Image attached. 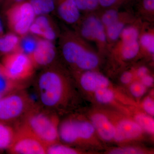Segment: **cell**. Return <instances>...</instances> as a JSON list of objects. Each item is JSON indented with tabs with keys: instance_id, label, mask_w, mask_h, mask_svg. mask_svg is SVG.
<instances>
[{
	"instance_id": "1",
	"label": "cell",
	"mask_w": 154,
	"mask_h": 154,
	"mask_svg": "<svg viewBox=\"0 0 154 154\" xmlns=\"http://www.w3.org/2000/svg\"><path fill=\"white\" fill-rule=\"evenodd\" d=\"M71 84L66 72L55 63L44 68L37 82L42 107L53 111L65 108L72 98Z\"/></svg>"
},
{
	"instance_id": "2",
	"label": "cell",
	"mask_w": 154,
	"mask_h": 154,
	"mask_svg": "<svg viewBox=\"0 0 154 154\" xmlns=\"http://www.w3.org/2000/svg\"><path fill=\"white\" fill-rule=\"evenodd\" d=\"M59 46L61 54L75 72L96 70L100 63L99 54L75 31L61 32Z\"/></svg>"
},
{
	"instance_id": "3",
	"label": "cell",
	"mask_w": 154,
	"mask_h": 154,
	"mask_svg": "<svg viewBox=\"0 0 154 154\" xmlns=\"http://www.w3.org/2000/svg\"><path fill=\"white\" fill-rule=\"evenodd\" d=\"M36 104L18 125L33 134L47 147L59 143V121L54 111Z\"/></svg>"
},
{
	"instance_id": "4",
	"label": "cell",
	"mask_w": 154,
	"mask_h": 154,
	"mask_svg": "<svg viewBox=\"0 0 154 154\" xmlns=\"http://www.w3.org/2000/svg\"><path fill=\"white\" fill-rule=\"evenodd\" d=\"M36 103L21 89L14 91L0 99V121H20Z\"/></svg>"
},
{
	"instance_id": "5",
	"label": "cell",
	"mask_w": 154,
	"mask_h": 154,
	"mask_svg": "<svg viewBox=\"0 0 154 154\" xmlns=\"http://www.w3.org/2000/svg\"><path fill=\"white\" fill-rule=\"evenodd\" d=\"M60 140L72 145L81 146L94 143L96 133L90 121L77 118H70L59 126Z\"/></svg>"
},
{
	"instance_id": "6",
	"label": "cell",
	"mask_w": 154,
	"mask_h": 154,
	"mask_svg": "<svg viewBox=\"0 0 154 154\" xmlns=\"http://www.w3.org/2000/svg\"><path fill=\"white\" fill-rule=\"evenodd\" d=\"M4 13L10 31L20 37L29 33L30 26L36 17L28 0L11 6Z\"/></svg>"
},
{
	"instance_id": "7",
	"label": "cell",
	"mask_w": 154,
	"mask_h": 154,
	"mask_svg": "<svg viewBox=\"0 0 154 154\" xmlns=\"http://www.w3.org/2000/svg\"><path fill=\"white\" fill-rule=\"evenodd\" d=\"M76 32L87 42H94L100 54L104 53L108 49L105 27L99 17L90 14L81 18L75 26Z\"/></svg>"
},
{
	"instance_id": "8",
	"label": "cell",
	"mask_w": 154,
	"mask_h": 154,
	"mask_svg": "<svg viewBox=\"0 0 154 154\" xmlns=\"http://www.w3.org/2000/svg\"><path fill=\"white\" fill-rule=\"evenodd\" d=\"M2 65L6 76L16 82L29 79L35 70L29 56L20 51L3 56Z\"/></svg>"
},
{
	"instance_id": "9",
	"label": "cell",
	"mask_w": 154,
	"mask_h": 154,
	"mask_svg": "<svg viewBox=\"0 0 154 154\" xmlns=\"http://www.w3.org/2000/svg\"><path fill=\"white\" fill-rule=\"evenodd\" d=\"M12 144L8 150L14 154H47V146L33 134L18 125Z\"/></svg>"
},
{
	"instance_id": "10",
	"label": "cell",
	"mask_w": 154,
	"mask_h": 154,
	"mask_svg": "<svg viewBox=\"0 0 154 154\" xmlns=\"http://www.w3.org/2000/svg\"><path fill=\"white\" fill-rule=\"evenodd\" d=\"M115 128L114 141L125 143L140 138L144 131L134 119L117 114L106 113Z\"/></svg>"
},
{
	"instance_id": "11",
	"label": "cell",
	"mask_w": 154,
	"mask_h": 154,
	"mask_svg": "<svg viewBox=\"0 0 154 154\" xmlns=\"http://www.w3.org/2000/svg\"><path fill=\"white\" fill-rule=\"evenodd\" d=\"M57 54L54 42L38 37L35 49L28 56L36 69L45 68L54 64Z\"/></svg>"
},
{
	"instance_id": "12",
	"label": "cell",
	"mask_w": 154,
	"mask_h": 154,
	"mask_svg": "<svg viewBox=\"0 0 154 154\" xmlns=\"http://www.w3.org/2000/svg\"><path fill=\"white\" fill-rule=\"evenodd\" d=\"M60 33L50 14L36 16L29 32L34 36L54 42L59 37Z\"/></svg>"
},
{
	"instance_id": "13",
	"label": "cell",
	"mask_w": 154,
	"mask_h": 154,
	"mask_svg": "<svg viewBox=\"0 0 154 154\" xmlns=\"http://www.w3.org/2000/svg\"><path fill=\"white\" fill-rule=\"evenodd\" d=\"M78 82L84 91L94 93L101 88H109L111 83L108 78L96 70L75 72Z\"/></svg>"
},
{
	"instance_id": "14",
	"label": "cell",
	"mask_w": 154,
	"mask_h": 154,
	"mask_svg": "<svg viewBox=\"0 0 154 154\" xmlns=\"http://www.w3.org/2000/svg\"><path fill=\"white\" fill-rule=\"evenodd\" d=\"M90 122L94 126L96 134L101 139L107 142L113 140L115 126L106 113L97 111L91 113Z\"/></svg>"
},
{
	"instance_id": "15",
	"label": "cell",
	"mask_w": 154,
	"mask_h": 154,
	"mask_svg": "<svg viewBox=\"0 0 154 154\" xmlns=\"http://www.w3.org/2000/svg\"><path fill=\"white\" fill-rule=\"evenodd\" d=\"M54 12L62 21L69 25L75 26L82 18V13L75 0H57Z\"/></svg>"
},
{
	"instance_id": "16",
	"label": "cell",
	"mask_w": 154,
	"mask_h": 154,
	"mask_svg": "<svg viewBox=\"0 0 154 154\" xmlns=\"http://www.w3.org/2000/svg\"><path fill=\"white\" fill-rule=\"evenodd\" d=\"M140 52L138 41L122 42H119L114 49V53L123 60L134 59Z\"/></svg>"
},
{
	"instance_id": "17",
	"label": "cell",
	"mask_w": 154,
	"mask_h": 154,
	"mask_svg": "<svg viewBox=\"0 0 154 154\" xmlns=\"http://www.w3.org/2000/svg\"><path fill=\"white\" fill-rule=\"evenodd\" d=\"M21 37L10 31L0 36V54L3 56L20 51Z\"/></svg>"
},
{
	"instance_id": "18",
	"label": "cell",
	"mask_w": 154,
	"mask_h": 154,
	"mask_svg": "<svg viewBox=\"0 0 154 154\" xmlns=\"http://www.w3.org/2000/svg\"><path fill=\"white\" fill-rule=\"evenodd\" d=\"M125 14L122 18L105 28L108 46L116 42L119 39L125 27L130 20Z\"/></svg>"
},
{
	"instance_id": "19",
	"label": "cell",
	"mask_w": 154,
	"mask_h": 154,
	"mask_svg": "<svg viewBox=\"0 0 154 154\" xmlns=\"http://www.w3.org/2000/svg\"><path fill=\"white\" fill-rule=\"evenodd\" d=\"M36 16L54 12L57 0H28Z\"/></svg>"
},
{
	"instance_id": "20",
	"label": "cell",
	"mask_w": 154,
	"mask_h": 154,
	"mask_svg": "<svg viewBox=\"0 0 154 154\" xmlns=\"http://www.w3.org/2000/svg\"><path fill=\"white\" fill-rule=\"evenodd\" d=\"M16 128L0 122V149H8L16 134Z\"/></svg>"
},
{
	"instance_id": "21",
	"label": "cell",
	"mask_w": 154,
	"mask_h": 154,
	"mask_svg": "<svg viewBox=\"0 0 154 154\" xmlns=\"http://www.w3.org/2000/svg\"><path fill=\"white\" fill-rule=\"evenodd\" d=\"M140 52H143L153 56L154 54V34L153 30L141 32L138 39Z\"/></svg>"
},
{
	"instance_id": "22",
	"label": "cell",
	"mask_w": 154,
	"mask_h": 154,
	"mask_svg": "<svg viewBox=\"0 0 154 154\" xmlns=\"http://www.w3.org/2000/svg\"><path fill=\"white\" fill-rule=\"evenodd\" d=\"M134 121L143 130L144 132L154 135V120L152 116L142 112H137L134 116Z\"/></svg>"
},
{
	"instance_id": "23",
	"label": "cell",
	"mask_w": 154,
	"mask_h": 154,
	"mask_svg": "<svg viewBox=\"0 0 154 154\" xmlns=\"http://www.w3.org/2000/svg\"><path fill=\"white\" fill-rule=\"evenodd\" d=\"M137 24L127 25L120 35L119 38L122 42L138 41L141 33L140 28Z\"/></svg>"
},
{
	"instance_id": "24",
	"label": "cell",
	"mask_w": 154,
	"mask_h": 154,
	"mask_svg": "<svg viewBox=\"0 0 154 154\" xmlns=\"http://www.w3.org/2000/svg\"><path fill=\"white\" fill-rule=\"evenodd\" d=\"M125 14L119 13L115 8L107 9L99 17L105 28L122 18Z\"/></svg>"
},
{
	"instance_id": "25",
	"label": "cell",
	"mask_w": 154,
	"mask_h": 154,
	"mask_svg": "<svg viewBox=\"0 0 154 154\" xmlns=\"http://www.w3.org/2000/svg\"><path fill=\"white\" fill-rule=\"evenodd\" d=\"M94 94L96 101L101 104H110L116 98L115 91L110 87L99 89L95 91Z\"/></svg>"
},
{
	"instance_id": "26",
	"label": "cell",
	"mask_w": 154,
	"mask_h": 154,
	"mask_svg": "<svg viewBox=\"0 0 154 154\" xmlns=\"http://www.w3.org/2000/svg\"><path fill=\"white\" fill-rule=\"evenodd\" d=\"M38 38L30 33L21 37L20 51L29 55L35 49Z\"/></svg>"
},
{
	"instance_id": "27",
	"label": "cell",
	"mask_w": 154,
	"mask_h": 154,
	"mask_svg": "<svg viewBox=\"0 0 154 154\" xmlns=\"http://www.w3.org/2000/svg\"><path fill=\"white\" fill-rule=\"evenodd\" d=\"M82 153L79 149L59 143L54 144L48 147L47 154H78Z\"/></svg>"
},
{
	"instance_id": "28",
	"label": "cell",
	"mask_w": 154,
	"mask_h": 154,
	"mask_svg": "<svg viewBox=\"0 0 154 154\" xmlns=\"http://www.w3.org/2000/svg\"><path fill=\"white\" fill-rule=\"evenodd\" d=\"M130 85V91L134 97L140 98L145 94L147 88L138 80L133 81Z\"/></svg>"
},
{
	"instance_id": "29",
	"label": "cell",
	"mask_w": 154,
	"mask_h": 154,
	"mask_svg": "<svg viewBox=\"0 0 154 154\" xmlns=\"http://www.w3.org/2000/svg\"><path fill=\"white\" fill-rule=\"evenodd\" d=\"M145 152L143 150L134 147H125L111 150L108 153L111 154H138Z\"/></svg>"
},
{
	"instance_id": "30",
	"label": "cell",
	"mask_w": 154,
	"mask_h": 154,
	"mask_svg": "<svg viewBox=\"0 0 154 154\" xmlns=\"http://www.w3.org/2000/svg\"><path fill=\"white\" fill-rule=\"evenodd\" d=\"M142 108L145 113L152 116L154 115V102L152 98L147 96L143 101Z\"/></svg>"
},
{
	"instance_id": "31",
	"label": "cell",
	"mask_w": 154,
	"mask_h": 154,
	"mask_svg": "<svg viewBox=\"0 0 154 154\" xmlns=\"http://www.w3.org/2000/svg\"><path fill=\"white\" fill-rule=\"evenodd\" d=\"M135 80L134 72L127 71L125 72L122 74L120 77V81L124 85H130Z\"/></svg>"
},
{
	"instance_id": "32",
	"label": "cell",
	"mask_w": 154,
	"mask_h": 154,
	"mask_svg": "<svg viewBox=\"0 0 154 154\" xmlns=\"http://www.w3.org/2000/svg\"><path fill=\"white\" fill-rule=\"evenodd\" d=\"M122 0H98L99 6L105 8H113L121 2Z\"/></svg>"
},
{
	"instance_id": "33",
	"label": "cell",
	"mask_w": 154,
	"mask_h": 154,
	"mask_svg": "<svg viewBox=\"0 0 154 154\" xmlns=\"http://www.w3.org/2000/svg\"><path fill=\"white\" fill-rule=\"evenodd\" d=\"M134 72V71H133ZM135 79L140 80L143 77L149 74L148 69L146 67L141 66L139 67L134 72Z\"/></svg>"
},
{
	"instance_id": "34",
	"label": "cell",
	"mask_w": 154,
	"mask_h": 154,
	"mask_svg": "<svg viewBox=\"0 0 154 154\" xmlns=\"http://www.w3.org/2000/svg\"><path fill=\"white\" fill-rule=\"evenodd\" d=\"M142 7L145 11L149 14H154V0H143Z\"/></svg>"
},
{
	"instance_id": "35",
	"label": "cell",
	"mask_w": 154,
	"mask_h": 154,
	"mask_svg": "<svg viewBox=\"0 0 154 154\" xmlns=\"http://www.w3.org/2000/svg\"><path fill=\"white\" fill-rule=\"evenodd\" d=\"M146 88H150L154 84L153 77L148 74L139 80Z\"/></svg>"
},
{
	"instance_id": "36",
	"label": "cell",
	"mask_w": 154,
	"mask_h": 154,
	"mask_svg": "<svg viewBox=\"0 0 154 154\" xmlns=\"http://www.w3.org/2000/svg\"><path fill=\"white\" fill-rule=\"evenodd\" d=\"M25 1L26 0H3L2 10L3 13L11 6Z\"/></svg>"
},
{
	"instance_id": "37",
	"label": "cell",
	"mask_w": 154,
	"mask_h": 154,
	"mask_svg": "<svg viewBox=\"0 0 154 154\" xmlns=\"http://www.w3.org/2000/svg\"><path fill=\"white\" fill-rule=\"evenodd\" d=\"M88 12H94L99 7L98 0H86Z\"/></svg>"
},
{
	"instance_id": "38",
	"label": "cell",
	"mask_w": 154,
	"mask_h": 154,
	"mask_svg": "<svg viewBox=\"0 0 154 154\" xmlns=\"http://www.w3.org/2000/svg\"><path fill=\"white\" fill-rule=\"evenodd\" d=\"M5 33L2 22V19H1V17H0V36H2Z\"/></svg>"
},
{
	"instance_id": "39",
	"label": "cell",
	"mask_w": 154,
	"mask_h": 154,
	"mask_svg": "<svg viewBox=\"0 0 154 154\" xmlns=\"http://www.w3.org/2000/svg\"><path fill=\"white\" fill-rule=\"evenodd\" d=\"M3 72V69L2 64H0V74Z\"/></svg>"
},
{
	"instance_id": "40",
	"label": "cell",
	"mask_w": 154,
	"mask_h": 154,
	"mask_svg": "<svg viewBox=\"0 0 154 154\" xmlns=\"http://www.w3.org/2000/svg\"><path fill=\"white\" fill-rule=\"evenodd\" d=\"M3 0H0V2H2Z\"/></svg>"
},
{
	"instance_id": "41",
	"label": "cell",
	"mask_w": 154,
	"mask_h": 154,
	"mask_svg": "<svg viewBox=\"0 0 154 154\" xmlns=\"http://www.w3.org/2000/svg\"><path fill=\"white\" fill-rule=\"evenodd\" d=\"M2 96H0V99H1V98H2Z\"/></svg>"
}]
</instances>
